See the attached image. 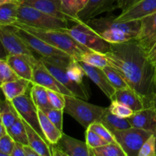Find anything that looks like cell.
<instances>
[{
    "label": "cell",
    "instance_id": "obj_1",
    "mask_svg": "<svg viewBox=\"0 0 156 156\" xmlns=\"http://www.w3.org/2000/svg\"><path fill=\"white\" fill-rule=\"evenodd\" d=\"M105 56L108 65L114 67L128 86L143 98L146 108L152 107L156 95V66L136 40L111 44Z\"/></svg>",
    "mask_w": 156,
    "mask_h": 156
},
{
    "label": "cell",
    "instance_id": "obj_2",
    "mask_svg": "<svg viewBox=\"0 0 156 156\" xmlns=\"http://www.w3.org/2000/svg\"><path fill=\"white\" fill-rule=\"evenodd\" d=\"M12 25L24 29L28 31L29 33L38 37L50 44V45L68 53L73 59L78 61L80 60L81 57L84 53L91 50L79 44L73 37L62 30L38 28V27L27 25L18 21L14 23Z\"/></svg>",
    "mask_w": 156,
    "mask_h": 156
},
{
    "label": "cell",
    "instance_id": "obj_3",
    "mask_svg": "<svg viewBox=\"0 0 156 156\" xmlns=\"http://www.w3.org/2000/svg\"><path fill=\"white\" fill-rule=\"evenodd\" d=\"M64 112L74 118L85 129L94 122H98L106 108L88 103L76 96L65 95Z\"/></svg>",
    "mask_w": 156,
    "mask_h": 156
},
{
    "label": "cell",
    "instance_id": "obj_4",
    "mask_svg": "<svg viewBox=\"0 0 156 156\" xmlns=\"http://www.w3.org/2000/svg\"><path fill=\"white\" fill-rule=\"evenodd\" d=\"M18 21L38 28L62 30L69 27V21L18 3Z\"/></svg>",
    "mask_w": 156,
    "mask_h": 156
},
{
    "label": "cell",
    "instance_id": "obj_5",
    "mask_svg": "<svg viewBox=\"0 0 156 156\" xmlns=\"http://www.w3.org/2000/svg\"><path fill=\"white\" fill-rule=\"evenodd\" d=\"M62 30L73 37L79 44L91 50L105 54L111 49V44L104 40L98 33L85 23H76L70 28L67 27Z\"/></svg>",
    "mask_w": 156,
    "mask_h": 156
},
{
    "label": "cell",
    "instance_id": "obj_6",
    "mask_svg": "<svg viewBox=\"0 0 156 156\" xmlns=\"http://www.w3.org/2000/svg\"><path fill=\"white\" fill-rule=\"evenodd\" d=\"M115 141L123 149L126 156H138L143 143L153 133L136 127L128 128L112 133Z\"/></svg>",
    "mask_w": 156,
    "mask_h": 156
},
{
    "label": "cell",
    "instance_id": "obj_7",
    "mask_svg": "<svg viewBox=\"0 0 156 156\" xmlns=\"http://www.w3.org/2000/svg\"><path fill=\"white\" fill-rule=\"evenodd\" d=\"M15 34L25 43L27 47L34 52L41 56V58H53L69 56L68 53L41 39L38 37L29 33L27 30L15 26L10 25Z\"/></svg>",
    "mask_w": 156,
    "mask_h": 156
},
{
    "label": "cell",
    "instance_id": "obj_8",
    "mask_svg": "<svg viewBox=\"0 0 156 156\" xmlns=\"http://www.w3.org/2000/svg\"><path fill=\"white\" fill-rule=\"evenodd\" d=\"M115 15H108L106 17L94 18L87 21L85 24L97 33H101L105 30L114 29L120 30L126 33L132 34L137 36L140 29V20L129 21H117Z\"/></svg>",
    "mask_w": 156,
    "mask_h": 156
},
{
    "label": "cell",
    "instance_id": "obj_9",
    "mask_svg": "<svg viewBox=\"0 0 156 156\" xmlns=\"http://www.w3.org/2000/svg\"><path fill=\"white\" fill-rule=\"evenodd\" d=\"M11 103L16 110L19 117L27 122L43 139L46 140L40 125L37 108L33 102L30 96L27 95L26 94H22L11 101Z\"/></svg>",
    "mask_w": 156,
    "mask_h": 156
},
{
    "label": "cell",
    "instance_id": "obj_10",
    "mask_svg": "<svg viewBox=\"0 0 156 156\" xmlns=\"http://www.w3.org/2000/svg\"><path fill=\"white\" fill-rule=\"evenodd\" d=\"M44 66L50 71V73L66 88H68L76 97L88 101L90 95L88 89L83 83H77L72 80L66 73V68L61 66L56 65L49 62L43 58H40Z\"/></svg>",
    "mask_w": 156,
    "mask_h": 156
},
{
    "label": "cell",
    "instance_id": "obj_11",
    "mask_svg": "<svg viewBox=\"0 0 156 156\" xmlns=\"http://www.w3.org/2000/svg\"><path fill=\"white\" fill-rule=\"evenodd\" d=\"M31 84H37L47 89L62 93L64 95L74 96V94L60 83L48 69L44 66L41 59L33 66V76Z\"/></svg>",
    "mask_w": 156,
    "mask_h": 156
},
{
    "label": "cell",
    "instance_id": "obj_12",
    "mask_svg": "<svg viewBox=\"0 0 156 156\" xmlns=\"http://www.w3.org/2000/svg\"><path fill=\"white\" fill-rule=\"evenodd\" d=\"M0 40L9 55L34 56V52L14 32L11 26L0 25Z\"/></svg>",
    "mask_w": 156,
    "mask_h": 156
},
{
    "label": "cell",
    "instance_id": "obj_13",
    "mask_svg": "<svg viewBox=\"0 0 156 156\" xmlns=\"http://www.w3.org/2000/svg\"><path fill=\"white\" fill-rule=\"evenodd\" d=\"M118 9L116 0H89L86 5L78 12V23H86L101 14L113 12Z\"/></svg>",
    "mask_w": 156,
    "mask_h": 156
},
{
    "label": "cell",
    "instance_id": "obj_14",
    "mask_svg": "<svg viewBox=\"0 0 156 156\" xmlns=\"http://www.w3.org/2000/svg\"><path fill=\"white\" fill-rule=\"evenodd\" d=\"M156 12V0H140L115 17L117 21L140 20Z\"/></svg>",
    "mask_w": 156,
    "mask_h": 156
},
{
    "label": "cell",
    "instance_id": "obj_15",
    "mask_svg": "<svg viewBox=\"0 0 156 156\" xmlns=\"http://www.w3.org/2000/svg\"><path fill=\"white\" fill-rule=\"evenodd\" d=\"M140 29L135 39L148 53L156 41V12L140 19Z\"/></svg>",
    "mask_w": 156,
    "mask_h": 156
},
{
    "label": "cell",
    "instance_id": "obj_16",
    "mask_svg": "<svg viewBox=\"0 0 156 156\" xmlns=\"http://www.w3.org/2000/svg\"><path fill=\"white\" fill-rule=\"evenodd\" d=\"M39 59L26 55H9L6 58L8 63L19 78L32 82L33 66Z\"/></svg>",
    "mask_w": 156,
    "mask_h": 156
},
{
    "label": "cell",
    "instance_id": "obj_17",
    "mask_svg": "<svg viewBox=\"0 0 156 156\" xmlns=\"http://www.w3.org/2000/svg\"><path fill=\"white\" fill-rule=\"evenodd\" d=\"M79 62L82 65L85 75L101 90L102 92L107 96V98L111 100L116 89L109 82L105 72L103 71V69L93 66L83 62H80V61Z\"/></svg>",
    "mask_w": 156,
    "mask_h": 156
},
{
    "label": "cell",
    "instance_id": "obj_18",
    "mask_svg": "<svg viewBox=\"0 0 156 156\" xmlns=\"http://www.w3.org/2000/svg\"><path fill=\"white\" fill-rule=\"evenodd\" d=\"M127 119L133 127L149 131L156 136V111L152 107L134 112Z\"/></svg>",
    "mask_w": 156,
    "mask_h": 156
},
{
    "label": "cell",
    "instance_id": "obj_19",
    "mask_svg": "<svg viewBox=\"0 0 156 156\" xmlns=\"http://www.w3.org/2000/svg\"><path fill=\"white\" fill-rule=\"evenodd\" d=\"M67 156H91L90 149L86 142L62 134V137L56 144Z\"/></svg>",
    "mask_w": 156,
    "mask_h": 156
},
{
    "label": "cell",
    "instance_id": "obj_20",
    "mask_svg": "<svg viewBox=\"0 0 156 156\" xmlns=\"http://www.w3.org/2000/svg\"><path fill=\"white\" fill-rule=\"evenodd\" d=\"M111 101H117L127 105L134 112L146 108V104L143 98L133 89L129 88L116 90Z\"/></svg>",
    "mask_w": 156,
    "mask_h": 156
},
{
    "label": "cell",
    "instance_id": "obj_21",
    "mask_svg": "<svg viewBox=\"0 0 156 156\" xmlns=\"http://www.w3.org/2000/svg\"><path fill=\"white\" fill-rule=\"evenodd\" d=\"M16 2L19 4L39 9L53 16L68 20L62 12L60 0H16Z\"/></svg>",
    "mask_w": 156,
    "mask_h": 156
},
{
    "label": "cell",
    "instance_id": "obj_22",
    "mask_svg": "<svg viewBox=\"0 0 156 156\" xmlns=\"http://www.w3.org/2000/svg\"><path fill=\"white\" fill-rule=\"evenodd\" d=\"M37 113L41 129L44 133L47 143L50 147H51V146L56 145L59 142L63 134V131H61L60 129H58L42 110L37 108Z\"/></svg>",
    "mask_w": 156,
    "mask_h": 156
},
{
    "label": "cell",
    "instance_id": "obj_23",
    "mask_svg": "<svg viewBox=\"0 0 156 156\" xmlns=\"http://www.w3.org/2000/svg\"><path fill=\"white\" fill-rule=\"evenodd\" d=\"M30 84L31 82L30 81L18 78L15 80L3 83L0 85V89L2 91L6 100L11 101L15 98L26 94Z\"/></svg>",
    "mask_w": 156,
    "mask_h": 156
},
{
    "label": "cell",
    "instance_id": "obj_24",
    "mask_svg": "<svg viewBox=\"0 0 156 156\" xmlns=\"http://www.w3.org/2000/svg\"><path fill=\"white\" fill-rule=\"evenodd\" d=\"M22 121L27 131L28 145H30L40 156H52L50 147L46 140L43 139L27 122L24 120H22Z\"/></svg>",
    "mask_w": 156,
    "mask_h": 156
},
{
    "label": "cell",
    "instance_id": "obj_25",
    "mask_svg": "<svg viewBox=\"0 0 156 156\" xmlns=\"http://www.w3.org/2000/svg\"><path fill=\"white\" fill-rule=\"evenodd\" d=\"M98 122H100L104 126H106L111 133L114 132L115 130L128 129L132 126L127 118L118 117L112 114L109 111L108 108H106V110Z\"/></svg>",
    "mask_w": 156,
    "mask_h": 156
},
{
    "label": "cell",
    "instance_id": "obj_26",
    "mask_svg": "<svg viewBox=\"0 0 156 156\" xmlns=\"http://www.w3.org/2000/svg\"><path fill=\"white\" fill-rule=\"evenodd\" d=\"M30 89V96L38 109L42 111L47 108H53L49 100L47 89L37 84H31Z\"/></svg>",
    "mask_w": 156,
    "mask_h": 156
},
{
    "label": "cell",
    "instance_id": "obj_27",
    "mask_svg": "<svg viewBox=\"0 0 156 156\" xmlns=\"http://www.w3.org/2000/svg\"><path fill=\"white\" fill-rule=\"evenodd\" d=\"M18 2L0 5V25L10 26L18 21Z\"/></svg>",
    "mask_w": 156,
    "mask_h": 156
},
{
    "label": "cell",
    "instance_id": "obj_28",
    "mask_svg": "<svg viewBox=\"0 0 156 156\" xmlns=\"http://www.w3.org/2000/svg\"><path fill=\"white\" fill-rule=\"evenodd\" d=\"M0 117L5 128L10 127L18 119V114L11 101L8 100L0 101Z\"/></svg>",
    "mask_w": 156,
    "mask_h": 156
},
{
    "label": "cell",
    "instance_id": "obj_29",
    "mask_svg": "<svg viewBox=\"0 0 156 156\" xmlns=\"http://www.w3.org/2000/svg\"><path fill=\"white\" fill-rule=\"evenodd\" d=\"M90 154L91 156H126L124 151L117 142L90 149Z\"/></svg>",
    "mask_w": 156,
    "mask_h": 156
},
{
    "label": "cell",
    "instance_id": "obj_30",
    "mask_svg": "<svg viewBox=\"0 0 156 156\" xmlns=\"http://www.w3.org/2000/svg\"><path fill=\"white\" fill-rule=\"evenodd\" d=\"M99 34L104 40L109 42L110 44H120V43L126 42L134 39L136 37L132 34L126 33L120 30H114V29L105 30L99 33Z\"/></svg>",
    "mask_w": 156,
    "mask_h": 156
},
{
    "label": "cell",
    "instance_id": "obj_31",
    "mask_svg": "<svg viewBox=\"0 0 156 156\" xmlns=\"http://www.w3.org/2000/svg\"><path fill=\"white\" fill-rule=\"evenodd\" d=\"M6 130L15 142L21 143L23 145H28L27 131H26L25 126H24L22 120L19 117V115H18L16 121L10 127L7 128Z\"/></svg>",
    "mask_w": 156,
    "mask_h": 156
},
{
    "label": "cell",
    "instance_id": "obj_32",
    "mask_svg": "<svg viewBox=\"0 0 156 156\" xmlns=\"http://www.w3.org/2000/svg\"><path fill=\"white\" fill-rule=\"evenodd\" d=\"M79 61L101 69L108 66V61L105 54L94 50H89L84 53Z\"/></svg>",
    "mask_w": 156,
    "mask_h": 156
},
{
    "label": "cell",
    "instance_id": "obj_33",
    "mask_svg": "<svg viewBox=\"0 0 156 156\" xmlns=\"http://www.w3.org/2000/svg\"><path fill=\"white\" fill-rule=\"evenodd\" d=\"M103 71L105 72L107 78L108 79L109 82L112 85V86L116 90L123 89V88H129L127 83L124 80L121 75L111 66H107L103 68Z\"/></svg>",
    "mask_w": 156,
    "mask_h": 156
},
{
    "label": "cell",
    "instance_id": "obj_34",
    "mask_svg": "<svg viewBox=\"0 0 156 156\" xmlns=\"http://www.w3.org/2000/svg\"><path fill=\"white\" fill-rule=\"evenodd\" d=\"M69 77L77 83H83V79L85 73L79 61L72 59L66 68Z\"/></svg>",
    "mask_w": 156,
    "mask_h": 156
},
{
    "label": "cell",
    "instance_id": "obj_35",
    "mask_svg": "<svg viewBox=\"0 0 156 156\" xmlns=\"http://www.w3.org/2000/svg\"><path fill=\"white\" fill-rule=\"evenodd\" d=\"M18 76L9 66L6 59H0V85L18 79Z\"/></svg>",
    "mask_w": 156,
    "mask_h": 156
},
{
    "label": "cell",
    "instance_id": "obj_36",
    "mask_svg": "<svg viewBox=\"0 0 156 156\" xmlns=\"http://www.w3.org/2000/svg\"><path fill=\"white\" fill-rule=\"evenodd\" d=\"M108 109L112 114L123 118H128L134 113V111L127 105L117 101H111V104L108 107Z\"/></svg>",
    "mask_w": 156,
    "mask_h": 156
},
{
    "label": "cell",
    "instance_id": "obj_37",
    "mask_svg": "<svg viewBox=\"0 0 156 156\" xmlns=\"http://www.w3.org/2000/svg\"><path fill=\"white\" fill-rule=\"evenodd\" d=\"M61 9L64 15L69 21L78 23L77 14L76 12V0H60Z\"/></svg>",
    "mask_w": 156,
    "mask_h": 156
},
{
    "label": "cell",
    "instance_id": "obj_38",
    "mask_svg": "<svg viewBox=\"0 0 156 156\" xmlns=\"http://www.w3.org/2000/svg\"><path fill=\"white\" fill-rule=\"evenodd\" d=\"M43 111L45 113L46 115L48 117V118L51 120L52 123H54V125L58 129L62 131V127H63V110L50 108L44 110Z\"/></svg>",
    "mask_w": 156,
    "mask_h": 156
},
{
    "label": "cell",
    "instance_id": "obj_39",
    "mask_svg": "<svg viewBox=\"0 0 156 156\" xmlns=\"http://www.w3.org/2000/svg\"><path fill=\"white\" fill-rule=\"evenodd\" d=\"M85 130H86V132H85V142H86L89 149H94V148L99 147V146L109 143L89 128L86 129Z\"/></svg>",
    "mask_w": 156,
    "mask_h": 156
},
{
    "label": "cell",
    "instance_id": "obj_40",
    "mask_svg": "<svg viewBox=\"0 0 156 156\" xmlns=\"http://www.w3.org/2000/svg\"><path fill=\"white\" fill-rule=\"evenodd\" d=\"M88 128L94 131V132H95L96 133L98 134L101 137H102L104 140L108 141V143H114V142H116L112 133L106 126H104L102 123H101L100 122H94V123H91L88 126Z\"/></svg>",
    "mask_w": 156,
    "mask_h": 156
},
{
    "label": "cell",
    "instance_id": "obj_41",
    "mask_svg": "<svg viewBox=\"0 0 156 156\" xmlns=\"http://www.w3.org/2000/svg\"><path fill=\"white\" fill-rule=\"evenodd\" d=\"M138 156H156V136L152 134L142 146Z\"/></svg>",
    "mask_w": 156,
    "mask_h": 156
},
{
    "label": "cell",
    "instance_id": "obj_42",
    "mask_svg": "<svg viewBox=\"0 0 156 156\" xmlns=\"http://www.w3.org/2000/svg\"><path fill=\"white\" fill-rule=\"evenodd\" d=\"M49 100L53 108L59 110H63L66 106L65 95L62 93L53 91V90L47 89Z\"/></svg>",
    "mask_w": 156,
    "mask_h": 156
},
{
    "label": "cell",
    "instance_id": "obj_43",
    "mask_svg": "<svg viewBox=\"0 0 156 156\" xmlns=\"http://www.w3.org/2000/svg\"><path fill=\"white\" fill-rule=\"evenodd\" d=\"M15 141L12 137L6 133L0 138V152H3L7 156H11Z\"/></svg>",
    "mask_w": 156,
    "mask_h": 156
},
{
    "label": "cell",
    "instance_id": "obj_44",
    "mask_svg": "<svg viewBox=\"0 0 156 156\" xmlns=\"http://www.w3.org/2000/svg\"><path fill=\"white\" fill-rule=\"evenodd\" d=\"M139 1L140 0H116V2L118 6V9L123 11Z\"/></svg>",
    "mask_w": 156,
    "mask_h": 156
},
{
    "label": "cell",
    "instance_id": "obj_45",
    "mask_svg": "<svg viewBox=\"0 0 156 156\" xmlns=\"http://www.w3.org/2000/svg\"><path fill=\"white\" fill-rule=\"evenodd\" d=\"M11 156H24V145L18 142H15Z\"/></svg>",
    "mask_w": 156,
    "mask_h": 156
},
{
    "label": "cell",
    "instance_id": "obj_46",
    "mask_svg": "<svg viewBox=\"0 0 156 156\" xmlns=\"http://www.w3.org/2000/svg\"><path fill=\"white\" fill-rule=\"evenodd\" d=\"M147 55L151 62L156 66V41L150 50L147 53Z\"/></svg>",
    "mask_w": 156,
    "mask_h": 156
},
{
    "label": "cell",
    "instance_id": "obj_47",
    "mask_svg": "<svg viewBox=\"0 0 156 156\" xmlns=\"http://www.w3.org/2000/svg\"><path fill=\"white\" fill-rule=\"evenodd\" d=\"M24 156H40L30 145H24Z\"/></svg>",
    "mask_w": 156,
    "mask_h": 156
},
{
    "label": "cell",
    "instance_id": "obj_48",
    "mask_svg": "<svg viewBox=\"0 0 156 156\" xmlns=\"http://www.w3.org/2000/svg\"><path fill=\"white\" fill-rule=\"evenodd\" d=\"M89 0H76V12L78 14V12H80L84 7L87 5Z\"/></svg>",
    "mask_w": 156,
    "mask_h": 156
},
{
    "label": "cell",
    "instance_id": "obj_49",
    "mask_svg": "<svg viewBox=\"0 0 156 156\" xmlns=\"http://www.w3.org/2000/svg\"><path fill=\"white\" fill-rule=\"evenodd\" d=\"M9 56L5 48L3 46L1 40H0V59H6L7 56Z\"/></svg>",
    "mask_w": 156,
    "mask_h": 156
},
{
    "label": "cell",
    "instance_id": "obj_50",
    "mask_svg": "<svg viewBox=\"0 0 156 156\" xmlns=\"http://www.w3.org/2000/svg\"><path fill=\"white\" fill-rule=\"evenodd\" d=\"M6 133H7L6 128L5 126L4 123H3L2 120V118L0 117V138H1L3 135H5Z\"/></svg>",
    "mask_w": 156,
    "mask_h": 156
},
{
    "label": "cell",
    "instance_id": "obj_51",
    "mask_svg": "<svg viewBox=\"0 0 156 156\" xmlns=\"http://www.w3.org/2000/svg\"><path fill=\"white\" fill-rule=\"evenodd\" d=\"M9 2H17L16 0H0V5L5 4V3Z\"/></svg>",
    "mask_w": 156,
    "mask_h": 156
},
{
    "label": "cell",
    "instance_id": "obj_52",
    "mask_svg": "<svg viewBox=\"0 0 156 156\" xmlns=\"http://www.w3.org/2000/svg\"><path fill=\"white\" fill-rule=\"evenodd\" d=\"M152 108H153L155 110V111H156V95H155V99H154L153 104H152Z\"/></svg>",
    "mask_w": 156,
    "mask_h": 156
},
{
    "label": "cell",
    "instance_id": "obj_53",
    "mask_svg": "<svg viewBox=\"0 0 156 156\" xmlns=\"http://www.w3.org/2000/svg\"><path fill=\"white\" fill-rule=\"evenodd\" d=\"M0 156H7V155H6L5 153H3V152H0Z\"/></svg>",
    "mask_w": 156,
    "mask_h": 156
}]
</instances>
